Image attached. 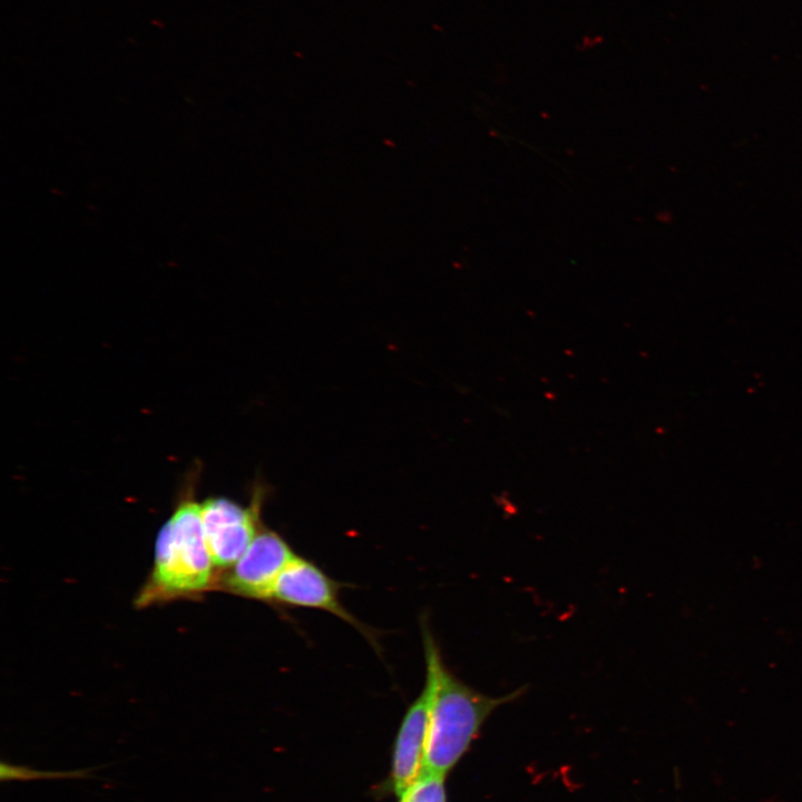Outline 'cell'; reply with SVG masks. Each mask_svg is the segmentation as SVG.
<instances>
[{"label":"cell","mask_w":802,"mask_h":802,"mask_svg":"<svg viewBox=\"0 0 802 802\" xmlns=\"http://www.w3.org/2000/svg\"><path fill=\"white\" fill-rule=\"evenodd\" d=\"M426 685L430 717L423 773L443 776L459 761L487 717L500 705L521 695L525 687L492 697L458 678L444 664L428 625L422 622Z\"/></svg>","instance_id":"obj_1"},{"label":"cell","mask_w":802,"mask_h":802,"mask_svg":"<svg viewBox=\"0 0 802 802\" xmlns=\"http://www.w3.org/2000/svg\"><path fill=\"white\" fill-rule=\"evenodd\" d=\"M199 472L198 464L188 471L177 505L158 534L154 566L138 596L141 606L195 597L217 586L218 574L206 546L200 503L195 499Z\"/></svg>","instance_id":"obj_2"},{"label":"cell","mask_w":802,"mask_h":802,"mask_svg":"<svg viewBox=\"0 0 802 802\" xmlns=\"http://www.w3.org/2000/svg\"><path fill=\"white\" fill-rule=\"evenodd\" d=\"M262 499V489L258 488L248 507L224 497H212L200 502L206 546L218 571L229 569L251 545L261 528Z\"/></svg>","instance_id":"obj_3"},{"label":"cell","mask_w":802,"mask_h":802,"mask_svg":"<svg viewBox=\"0 0 802 802\" xmlns=\"http://www.w3.org/2000/svg\"><path fill=\"white\" fill-rule=\"evenodd\" d=\"M340 584L311 560L296 557L282 570L266 603L284 607L321 609L341 618L378 646L374 633L359 622L340 600Z\"/></svg>","instance_id":"obj_4"},{"label":"cell","mask_w":802,"mask_h":802,"mask_svg":"<svg viewBox=\"0 0 802 802\" xmlns=\"http://www.w3.org/2000/svg\"><path fill=\"white\" fill-rule=\"evenodd\" d=\"M295 557L280 534L261 527L242 557L219 574L217 586L241 597L265 602L278 575Z\"/></svg>","instance_id":"obj_5"},{"label":"cell","mask_w":802,"mask_h":802,"mask_svg":"<svg viewBox=\"0 0 802 802\" xmlns=\"http://www.w3.org/2000/svg\"><path fill=\"white\" fill-rule=\"evenodd\" d=\"M430 717V691L423 689L408 708L393 752V786L402 796L422 775Z\"/></svg>","instance_id":"obj_6"},{"label":"cell","mask_w":802,"mask_h":802,"mask_svg":"<svg viewBox=\"0 0 802 802\" xmlns=\"http://www.w3.org/2000/svg\"><path fill=\"white\" fill-rule=\"evenodd\" d=\"M2 781H33V780H78L90 779L97 767H85L71 771H42L28 765L2 762L0 764Z\"/></svg>","instance_id":"obj_7"},{"label":"cell","mask_w":802,"mask_h":802,"mask_svg":"<svg viewBox=\"0 0 802 802\" xmlns=\"http://www.w3.org/2000/svg\"><path fill=\"white\" fill-rule=\"evenodd\" d=\"M443 776L422 773L401 796V802H446Z\"/></svg>","instance_id":"obj_8"}]
</instances>
